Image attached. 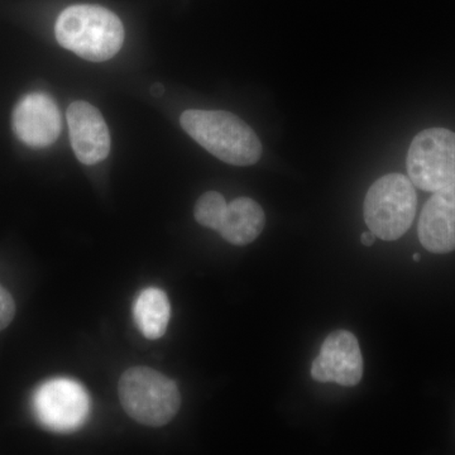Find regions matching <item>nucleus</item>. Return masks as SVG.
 Here are the masks:
<instances>
[{
    "mask_svg": "<svg viewBox=\"0 0 455 455\" xmlns=\"http://www.w3.org/2000/svg\"><path fill=\"white\" fill-rule=\"evenodd\" d=\"M418 196L411 180L401 173H388L377 180L364 199L368 229L382 241H397L415 220Z\"/></svg>",
    "mask_w": 455,
    "mask_h": 455,
    "instance_id": "4",
    "label": "nucleus"
},
{
    "mask_svg": "<svg viewBox=\"0 0 455 455\" xmlns=\"http://www.w3.org/2000/svg\"><path fill=\"white\" fill-rule=\"evenodd\" d=\"M407 173L415 188L435 193L455 184V133L445 128L420 132L410 145Z\"/></svg>",
    "mask_w": 455,
    "mask_h": 455,
    "instance_id": "5",
    "label": "nucleus"
},
{
    "mask_svg": "<svg viewBox=\"0 0 455 455\" xmlns=\"http://www.w3.org/2000/svg\"><path fill=\"white\" fill-rule=\"evenodd\" d=\"M118 392L125 412L146 427L169 424L181 406L178 385L154 368L139 366L125 371Z\"/></svg>",
    "mask_w": 455,
    "mask_h": 455,
    "instance_id": "3",
    "label": "nucleus"
},
{
    "mask_svg": "<svg viewBox=\"0 0 455 455\" xmlns=\"http://www.w3.org/2000/svg\"><path fill=\"white\" fill-rule=\"evenodd\" d=\"M18 140L32 148H44L56 142L61 133V113L52 98L32 92L18 101L12 116Z\"/></svg>",
    "mask_w": 455,
    "mask_h": 455,
    "instance_id": "8",
    "label": "nucleus"
},
{
    "mask_svg": "<svg viewBox=\"0 0 455 455\" xmlns=\"http://www.w3.org/2000/svg\"><path fill=\"white\" fill-rule=\"evenodd\" d=\"M16 315V302L11 293L0 284V331L7 328Z\"/></svg>",
    "mask_w": 455,
    "mask_h": 455,
    "instance_id": "14",
    "label": "nucleus"
},
{
    "mask_svg": "<svg viewBox=\"0 0 455 455\" xmlns=\"http://www.w3.org/2000/svg\"><path fill=\"white\" fill-rule=\"evenodd\" d=\"M56 40L84 60L103 62L121 51L124 28L109 9L94 4L66 8L55 26Z\"/></svg>",
    "mask_w": 455,
    "mask_h": 455,
    "instance_id": "2",
    "label": "nucleus"
},
{
    "mask_svg": "<svg viewBox=\"0 0 455 455\" xmlns=\"http://www.w3.org/2000/svg\"><path fill=\"white\" fill-rule=\"evenodd\" d=\"M228 204L217 191H208L197 199L194 217L200 226L218 232L226 214Z\"/></svg>",
    "mask_w": 455,
    "mask_h": 455,
    "instance_id": "13",
    "label": "nucleus"
},
{
    "mask_svg": "<svg viewBox=\"0 0 455 455\" xmlns=\"http://www.w3.org/2000/svg\"><path fill=\"white\" fill-rule=\"evenodd\" d=\"M89 410L88 394L73 379H52L44 383L36 392V415L51 430L77 429L88 419Z\"/></svg>",
    "mask_w": 455,
    "mask_h": 455,
    "instance_id": "6",
    "label": "nucleus"
},
{
    "mask_svg": "<svg viewBox=\"0 0 455 455\" xmlns=\"http://www.w3.org/2000/svg\"><path fill=\"white\" fill-rule=\"evenodd\" d=\"M376 238L377 236L374 235L371 230H368V232L361 235V242L362 244L366 245V247H371V245H373L374 242H376Z\"/></svg>",
    "mask_w": 455,
    "mask_h": 455,
    "instance_id": "15",
    "label": "nucleus"
},
{
    "mask_svg": "<svg viewBox=\"0 0 455 455\" xmlns=\"http://www.w3.org/2000/svg\"><path fill=\"white\" fill-rule=\"evenodd\" d=\"M311 377L322 383L357 386L363 377V357L355 335L348 331L329 334L311 364Z\"/></svg>",
    "mask_w": 455,
    "mask_h": 455,
    "instance_id": "7",
    "label": "nucleus"
},
{
    "mask_svg": "<svg viewBox=\"0 0 455 455\" xmlns=\"http://www.w3.org/2000/svg\"><path fill=\"white\" fill-rule=\"evenodd\" d=\"M68 122L77 160L84 164L106 160L110 152V134L97 108L86 101H74L68 109Z\"/></svg>",
    "mask_w": 455,
    "mask_h": 455,
    "instance_id": "9",
    "label": "nucleus"
},
{
    "mask_svg": "<svg viewBox=\"0 0 455 455\" xmlns=\"http://www.w3.org/2000/svg\"><path fill=\"white\" fill-rule=\"evenodd\" d=\"M180 122L191 139L223 163L251 166L262 156L259 137L235 114L190 109L181 114Z\"/></svg>",
    "mask_w": 455,
    "mask_h": 455,
    "instance_id": "1",
    "label": "nucleus"
},
{
    "mask_svg": "<svg viewBox=\"0 0 455 455\" xmlns=\"http://www.w3.org/2000/svg\"><path fill=\"white\" fill-rule=\"evenodd\" d=\"M414 260H415V262H419V260H420V254H419V253L414 254Z\"/></svg>",
    "mask_w": 455,
    "mask_h": 455,
    "instance_id": "17",
    "label": "nucleus"
},
{
    "mask_svg": "<svg viewBox=\"0 0 455 455\" xmlns=\"http://www.w3.org/2000/svg\"><path fill=\"white\" fill-rule=\"evenodd\" d=\"M151 90L152 94L156 95V97H160V95H163L164 92V86L161 85V84H155Z\"/></svg>",
    "mask_w": 455,
    "mask_h": 455,
    "instance_id": "16",
    "label": "nucleus"
},
{
    "mask_svg": "<svg viewBox=\"0 0 455 455\" xmlns=\"http://www.w3.org/2000/svg\"><path fill=\"white\" fill-rule=\"evenodd\" d=\"M134 320L147 339H160L169 326L171 307L163 290L148 287L134 304Z\"/></svg>",
    "mask_w": 455,
    "mask_h": 455,
    "instance_id": "12",
    "label": "nucleus"
},
{
    "mask_svg": "<svg viewBox=\"0 0 455 455\" xmlns=\"http://www.w3.org/2000/svg\"><path fill=\"white\" fill-rule=\"evenodd\" d=\"M265 212L251 197H236L228 204L218 233L235 245H247L259 238L265 228Z\"/></svg>",
    "mask_w": 455,
    "mask_h": 455,
    "instance_id": "11",
    "label": "nucleus"
},
{
    "mask_svg": "<svg viewBox=\"0 0 455 455\" xmlns=\"http://www.w3.org/2000/svg\"><path fill=\"white\" fill-rule=\"evenodd\" d=\"M419 239L431 253L455 251V184L435 191L419 220Z\"/></svg>",
    "mask_w": 455,
    "mask_h": 455,
    "instance_id": "10",
    "label": "nucleus"
}]
</instances>
